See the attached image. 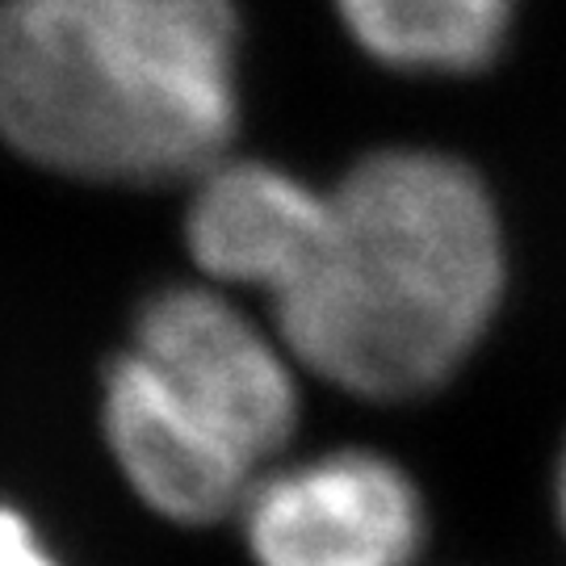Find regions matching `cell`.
I'll use <instances>...</instances> for the list:
<instances>
[{"label": "cell", "instance_id": "6da1fadb", "mask_svg": "<svg viewBox=\"0 0 566 566\" xmlns=\"http://www.w3.org/2000/svg\"><path fill=\"white\" fill-rule=\"evenodd\" d=\"M327 231L269 324L303 374L374 403L446 386L507 285L491 189L432 147L369 151L327 189Z\"/></svg>", "mask_w": 566, "mask_h": 566}, {"label": "cell", "instance_id": "7a4b0ae2", "mask_svg": "<svg viewBox=\"0 0 566 566\" xmlns=\"http://www.w3.org/2000/svg\"><path fill=\"white\" fill-rule=\"evenodd\" d=\"M231 0H0V139L93 185H193L231 156Z\"/></svg>", "mask_w": 566, "mask_h": 566}, {"label": "cell", "instance_id": "3957f363", "mask_svg": "<svg viewBox=\"0 0 566 566\" xmlns=\"http://www.w3.org/2000/svg\"><path fill=\"white\" fill-rule=\"evenodd\" d=\"M130 353L243 458L269 470L298 428V361L219 285H168L143 303Z\"/></svg>", "mask_w": 566, "mask_h": 566}, {"label": "cell", "instance_id": "277c9868", "mask_svg": "<svg viewBox=\"0 0 566 566\" xmlns=\"http://www.w3.org/2000/svg\"><path fill=\"white\" fill-rule=\"evenodd\" d=\"M240 525L256 566H416L428 537L416 479L374 449L269 465Z\"/></svg>", "mask_w": 566, "mask_h": 566}, {"label": "cell", "instance_id": "5b68a950", "mask_svg": "<svg viewBox=\"0 0 566 566\" xmlns=\"http://www.w3.org/2000/svg\"><path fill=\"white\" fill-rule=\"evenodd\" d=\"M102 428L122 479L172 525L240 516L264 470L193 416L139 353L122 348L105 369Z\"/></svg>", "mask_w": 566, "mask_h": 566}, {"label": "cell", "instance_id": "8992f818", "mask_svg": "<svg viewBox=\"0 0 566 566\" xmlns=\"http://www.w3.org/2000/svg\"><path fill=\"white\" fill-rule=\"evenodd\" d=\"M327 189L269 160L227 156L189 185L185 248L206 285L264 303L303 277L327 231Z\"/></svg>", "mask_w": 566, "mask_h": 566}, {"label": "cell", "instance_id": "52a82bcc", "mask_svg": "<svg viewBox=\"0 0 566 566\" xmlns=\"http://www.w3.org/2000/svg\"><path fill=\"white\" fill-rule=\"evenodd\" d=\"M344 34L407 76H470L504 51L516 0H332Z\"/></svg>", "mask_w": 566, "mask_h": 566}, {"label": "cell", "instance_id": "ba28073f", "mask_svg": "<svg viewBox=\"0 0 566 566\" xmlns=\"http://www.w3.org/2000/svg\"><path fill=\"white\" fill-rule=\"evenodd\" d=\"M0 566H60L18 507L0 504Z\"/></svg>", "mask_w": 566, "mask_h": 566}, {"label": "cell", "instance_id": "9c48e42d", "mask_svg": "<svg viewBox=\"0 0 566 566\" xmlns=\"http://www.w3.org/2000/svg\"><path fill=\"white\" fill-rule=\"evenodd\" d=\"M554 504H558V521H563L566 533V449L563 458H558V474H554Z\"/></svg>", "mask_w": 566, "mask_h": 566}]
</instances>
